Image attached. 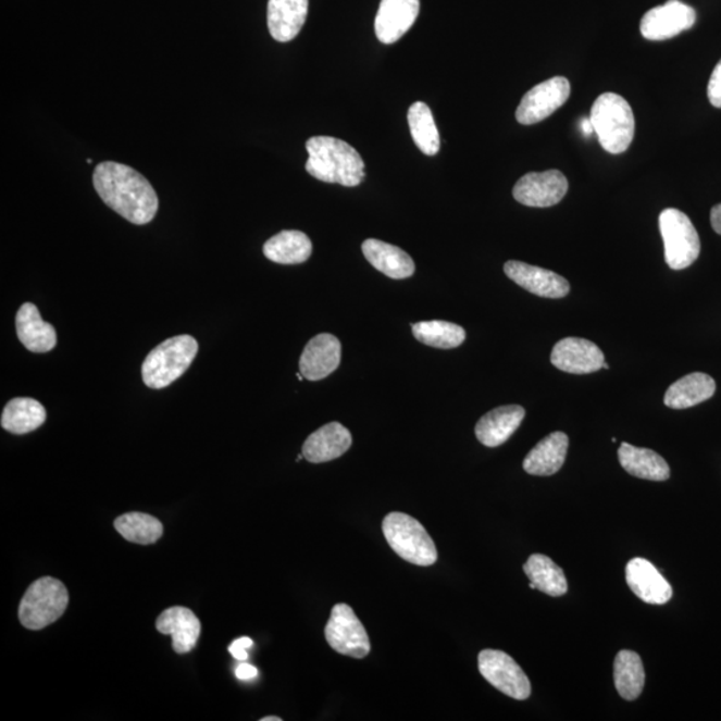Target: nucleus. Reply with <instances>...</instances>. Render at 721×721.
I'll use <instances>...</instances> for the list:
<instances>
[{"label":"nucleus","mask_w":721,"mask_h":721,"mask_svg":"<svg viewBox=\"0 0 721 721\" xmlns=\"http://www.w3.org/2000/svg\"><path fill=\"white\" fill-rule=\"evenodd\" d=\"M309 160L307 172L326 184L355 187L365 178V162L360 152L344 140L333 137H313L307 142Z\"/></svg>","instance_id":"2"},{"label":"nucleus","mask_w":721,"mask_h":721,"mask_svg":"<svg viewBox=\"0 0 721 721\" xmlns=\"http://www.w3.org/2000/svg\"><path fill=\"white\" fill-rule=\"evenodd\" d=\"M389 547L410 564L431 567L438 559L435 542L419 520L407 513L391 512L383 521Z\"/></svg>","instance_id":"5"},{"label":"nucleus","mask_w":721,"mask_h":721,"mask_svg":"<svg viewBox=\"0 0 721 721\" xmlns=\"http://www.w3.org/2000/svg\"><path fill=\"white\" fill-rule=\"evenodd\" d=\"M325 637L336 652L349 658L363 659L371 652V641L365 626L348 604L333 607L331 619L325 626Z\"/></svg>","instance_id":"8"},{"label":"nucleus","mask_w":721,"mask_h":721,"mask_svg":"<svg viewBox=\"0 0 721 721\" xmlns=\"http://www.w3.org/2000/svg\"><path fill=\"white\" fill-rule=\"evenodd\" d=\"M420 14V0H381L374 30L381 43L400 40Z\"/></svg>","instance_id":"15"},{"label":"nucleus","mask_w":721,"mask_h":721,"mask_svg":"<svg viewBox=\"0 0 721 721\" xmlns=\"http://www.w3.org/2000/svg\"><path fill=\"white\" fill-rule=\"evenodd\" d=\"M582 127H583V132H584V134H586V136H591L592 133H595V128H594V125H592L591 120H583Z\"/></svg>","instance_id":"38"},{"label":"nucleus","mask_w":721,"mask_h":721,"mask_svg":"<svg viewBox=\"0 0 721 721\" xmlns=\"http://www.w3.org/2000/svg\"><path fill=\"white\" fill-rule=\"evenodd\" d=\"M695 22L696 11L691 5L668 0L643 16L641 32L648 40H666L689 30Z\"/></svg>","instance_id":"12"},{"label":"nucleus","mask_w":721,"mask_h":721,"mask_svg":"<svg viewBox=\"0 0 721 721\" xmlns=\"http://www.w3.org/2000/svg\"><path fill=\"white\" fill-rule=\"evenodd\" d=\"M524 572L536 589L552 597L564 596L568 582L564 571L545 555H532L524 564Z\"/></svg>","instance_id":"30"},{"label":"nucleus","mask_w":721,"mask_h":721,"mask_svg":"<svg viewBox=\"0 0 721 721\" xmlns=\"http://www.w3.org/2000/svg\"><path fill=\"white\" fill-rule=\"evenodd\" d=\"M198 353L195 337L177 336L166 339L146 357L142 365V378L148 388L163 389L177 381Z\"/></svg>","instance_id":"4"},{"label":"nucleus","mask_w":721,"mask_h":721,"mask_svg":"<svg viewBox=\"0 0 721 721\" xmlns=\"http://www.w3.org/2000/svg\"><path fill=\"white\" fill-rule=\"evenodd\" d=\"M618 455L621 467L632 476L649 481H666L671 476L670 465L654 450L623 443Z\"/></svg>","instance_id":"25"},{"label":"nucleus","mask_w":721,"mask_h":721,"mask_svg":"<svg viewBox=\"0 0 721 721\" xmlns=\"http://www.w3.org/2000/svg\"><path fill=\"white\" fill-rule=\"evenodd\" d=\"M341 363V343L333 334L310 339L301 355L300 372L308 381H320L336 372Z\"/></svg>","instance_id":"16"},{"label":"nucleus","mask_w":721,"mask_h":721,"mask_svg":"<svg viewBox=\"0 0 721 721\" xmlns=\"http://www.w3.org/2000/svg\"><path fill=\"white\" fill-rule=\"evenodd\" d=\"M46 419L42 403L30 397H16L4 407L0 424L13 435H27L42 426Z\"/></svg>","instance_id":"28"},{"label":"nucleus","mask_w":721,"mask_h":721,"mask_svg":"<svg viewBox=\"0 0 721 721\" xmlns=\"http://www.w3.org/2000/svg\"><path fill=\"white\" fill-rule=\"evenodd\" d=\"M69 592L60 580L42 577L28 586L20 604V620L27 630L46 629L66 612Z\"/></svg>","instance_id":"6"},{"label":"nucleus","mask_w":721,"mask_h":721,"mask_svg":"<svg viewBox=\"0 0 721 721\" xmlns=\"http://www.w3.org/2000/svg\"><path fill=\"white\" fill-rule=\"evenodd\" d=\"M353 443L349 430L339 422H331L320 427L307 438L302 447L304 460L312 464H322L338 459L348 451Z\"/></svg>","instance_id":"18"},{"label":"nucleus","mask_w":721,"mask_h":721,"mask_svg":"<svg viewBox=\"0 0 721 721\" xmlns=\"http://www.w3.org/2000/svg\"><path fill=\"white\" fill-rule=\"evenodd\" d=\"M570 438L562 432L550 433L533 448L524 460V471L532 476H552L567 459Z\"/></svg>","instance_id":"24"},{"label":"nucleus","mask_w":721,"mask_h":721,"mask_svg":"<svg viewBox=\"0 0 721 721\" xmlns=\"http://www.w3.org/2000/svg\"><path fill=\"white\" fill-rule=\"evenodd\" d=\"M257 673V668L250 664H246V662H240V664L236 668V675L240 680L254 679Z\"/></svg>","instance_id":"36"},{"label":"nucleus","mask_w":721,"mask_h":721,"mask_svg":"<svg viewBox=\"0 0 721 721\" xmlns=\"http://www.w3.org/2000/svg\"><path fill=\"white\" fill-rule=\"evenodd\" d=\"M659 226L664 240L667 265L672 271H683L700 254V238L687 214L678 209H666L659 216Z\"/></svg>","instance_id":"7"},{"label":"nucleus","mask_w":721,"mask_h":721,"mask_svg":"<svg viewBox=\"0 0 721 721\" xmlns=\"http://www.w3.org/2000/svg\"><path fill=\"white\" fill-rule=\"evenodd\" d=\"M158 632L172 635L173 648L179 655L189 654L201 636V621L185 607H172L160 614L156 623Z\"/></svg>","instance_id":"19"},{"label":"nucleus","mask_w":721,"mask_h":721,"mask_svg":"<svg viewBox=\"0 0 721 721\" xmlns=\"http://www.w3.org/2000/svg\"><path fill=\"white\" fill-rule=\"evenodd\" d=\"M602 369H609V365L607 362H604Z\"/></svg>","instance_id":"40"},{"label":"nucleus","mask_w":721,"mask_h":721,"mask_svg":"<svg viewBox=\"0 0 721 721\" xmlns=\"http://www.w3.org/2000/svg\"><path fill=\"white\" fill-rule=\"evenodd\" d=\"M15 325L17 338L33 353H47L55 348L58 338L54 326L42 320L34 303L22 304L16 313Z\"/></svg>","instance_id":"20"},{"label":"nucleus","mask_w":721,"mask_h":721,"mask_svg":"<svg viewBox=\"0 0 721 721\" xmlns=\"http://www.w3.org/2000/svg\"><path fill=\"white\" fill-rule=\"evenodd\" d=\"M550 362L561 372L589 374L602 369L606 357L599 346L589 339L568 337L555 345Z\"/></svg>","instance_id":"13"},{"label":"nucleus","mask_w":721,"mask_h":721,"mask_svg":"<svg viewBox=\"0 0 721 721\" xmlns=\"http://www.w3.org/2000/svg\"><path fill=\"white\" fill-rule=\"evenodd\" d=\"M614 685L625 700H636L642 695L646 672L641 656L633 650H620L613 666Z\"/></svg>","instance_id":"29"},{"label":"nucleus","mask_w":721,"mask_h":721,"mask_svg":"<svg viewBox=\"0 0 721 721\" xmlns=\"http://www.w3.org/2000/svg\"><path fill=\"white\" fill-rule=\"evenodd\" d=\"M717 391V383L705 373H691L668 388L664 403L671 409H688L709 400Z\"/></svg>","instance_id":"26"},{"label":"nucleus","mask_w":721,"mask_h":721,"mask_svg":"<svg viewBox=\"0 0 721 721\" xmlns=\"http://www.w3.org/2000/svg\"><path fill=\"white\" fill-rule=\"evenodd\" d=\"M711 225L713 231L721 236V203L713 207L711 210Z\"/></svg>","instance_id":"37"},{"label":"nucleus","mask_w":721,"mask_h":721,"mask_svg":"<svg viewBox=\"0 0 721 721\" xmlns=\"http://www.w3.org/2000/svg\"><path fill=\"white\" fill-rule=\"evenodd\" d=\"M413 336L421 344L436 349H455L464 344L467 333L447 321H422L412 325Z\"/></svg>","instance_id":"32"},{"label":"nucleus","mask_w":721,"mask_h":721,"mask_svg":"<svg viewBox=\"0 0 721 721\" xmlns=\"http://www.w3.org/2000/svg\"><path fill=\"white\" fill-rule=\"evenodd\" d=\"M312 240L307 234L298 231H284L266 240L263 254L281 265H298L307 262L312 256Z\"/></svg>","instance_id":"27"},{"label":"nucleus","mask_w":721,"mask_h":721,"mask_svg":"<svg viewBox=\"0 0 721 721\" xmlns=\"http://www.w3.org/2000/svg\"><path fill=\"white\" fill-rule=\"evenodd\" d=\"M102 201L134 225L149 224L157 215L158 196L150 182L130 166L103 162L92 175Z\"/></svg>","instance_id":"1"},{"label":"nucleus","mask_w":721,"mask_h":721,"mask_svg":"<svg viewBox=\"0 0 721 721\" xmlns=\"http://www.w3.org/2000/svg\"><path fill=\"white\" fill-rule=\"evenodd\" d=\"M309 0H269L268 27L278 42H290L307 22Z\"/></svg>","instance_id":"22"},{"label":"nucleus","mask_w":721,"mask_h":721,"mask_svg":"<svg viewBox=\"0 0 721 721\" xmlns=\"http://www.w3.org/2000/svg\"><path fill=\"white\" fill-rule=\"evenodd\" d=\"M708 99L714 108L721 109V61L713 69L708 84Z\"/></svg>","instance_id":"34"},{"label":"nucleus","mask_w":721,"mask_h":721,"mask_svg":"<svg viewBox=\"0 0 721 721\" xmlns=\"http://www.w3.org/2000/svg\"><path fill=\"white\" fill-rule=\"evenodd\" d=\"M478 670L486 682L515 700L531 696L530 679L518 662L502 650L484 649L478 655Z\"/></svg>","instance_id":"9"},{"label":"nucleus","mask_w":721,"mask_h":721,"mask_svg":"<svg viewBox=\"0 0 721 721\" xmlns=\"http://www.w3.org/2000/svg\"><path fill=\"white\" fill-rule=\"evenodd\" d=\"M568 191V179L559 170L530 173L513 187L515 201L530 208H550L559 203Z\"/></svg>","instance_id":"11"},{"label":"nucleus","mask_w":721,"mask_h":721,"mask_svg":"<svg viewBox=\"0 0 721 721\" xmlns=\"http://www.w3.org/2000/svg\"><path fill=\"white\" fill-rule=\"evenodd\" d=\"M362 253L373 268L391 279L412 277L415 265L407 251L380 239H366L362 244Z\"/></svg>","instance_id":"23"},{"label":"nucleus","mask_w":721,"mask_h":721,"mask_svg":"<svg viewBox=\"0 0 721 721\" xmlns=\"http://www.w3.org/2000/svg\"><path fill=\"white\" fill-rule=\"evenodd\" d=\"M570 96V80L564 76H555L525 94L515 111V120L521 125H535L564 105Z\"/></svg>","instance_id":"10"},{"label":"nucleus","mask_w":721,"mask_h":721,"mask_svg":"<svg viewBox=\"0 0 721 721\" xmlns=\"http://www.w3.org/2000/svg\"><path fill=\"white\" fill-rule=\"evenodd\" d=\"M525 418V409L520 406H507L490 410L476 425V437L485 447L496 448L506 444L519 430Z\"/></svg>","instance_id":"21"},{"label":"nucleus","mask_w":721,"mask_h":721,"mask_svg":"<svg viewBox=\"0 0 721 721\" xmlns=\"http://www.w3.org/2000/svg\"><path fill=\"white\" fill-rule=\"evenodd\" d=\"M504 272L513 283L544 298H564L570 295V283L561 275L547 269L527 265L525 262L508 261Z\"/></svg>","instance_id":"14"},{"label":"nucleus","mask_w":721,"mask_h":721,"mask_svg":"<svg viewBox=\"0 0 721 721\" xmlns=\"http://www.w3.org/2000/svg\"><path fill=\"white\" fill-rule=\"evenodd\" d=\"M250 647H253V641L249 637H240L228 647V652L232 654L234 659L246 661L248 660V652H246V649Z\"/></svg>","instance_id":"35"},{"label":"nucleus","mask_w":721,"mask_h":721,"mask_svg":"<svg viewBox=\"0 0 721 721\" xmlns=\"http://www.w3.org/2000/svg\"><path fill=\"white\" fill-rule=\"evenodd\" d=\"M408 123L418 148L425 156H436L439 151V146H442V140H439V134L430 105L424 102H415L410 105Z\"/></svg>","instance_id":"31"},{"label":"nucleus","mask_w":721,"mask_h":721,"mask_svg":"<svg viewBox=\"0 0 721 721\" xmlns=\"http://www.w3.org/2000/svg\"><path fill=\"white\" fill-rule=\"evenodd\" d=\"M626 584L638 599L652 606H662L672 599L673 591L652 562L633 559L626 564Z\"/></svg>","instance_id":"17"},{"label":"nucleus","mask_w":721,"mask_h":721,"mask_svg":"<svg viewBox=\"0 0 721 721\" xmlns=\"http://www.w3.org/2000/svg\"><path fill=\"white\" fill-rule=\"evenodd\" d=\"M114 526L123 538L134 544H154L163 535L161 521L148 513L132 512L122 514L114 521Z\"/></svg>","instance_id":"33"},{"label":"nucleus","mask_w":721,"mask_h":721,"mask_svg":"<svg viewBox=\"0 0 721 721\" xmlns=\"http://www.w3.org/2000/svg\"><path fill=\"white\" fill-rule=\"evenodd\" d=\"M261 721H283V719L277 718V717H266V718H262Z\"/></svg>","instance_id":"39"},{"label":"nucleus","mask_w":721,"mask_h":721,"mask_svg":"<svg viewBox=\"0 0 721 721\" xmlns=\"http://www.w3.org/2000/svg\"><path fill=\"white\" fill-rule=\"evenodd\" d=\"M589 120L604 150L611 154L629 150L635 137V115L623 97L602 94L592 105Z\"/></svg>","instance_id":"3"}]
</instances>
